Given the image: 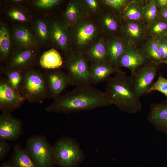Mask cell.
<instances>
[{
	"label": "cell",
	"instance_id": "6da1fadb",
	"mask_svg": "<svg viewBox=\"0 0 167 167\" xmlns=\"http://www.w3.org/2000/svg\"><path fill=\"white\" fill-rule=\"evenodd\" d=\"M111 104L105 92L91 84L76 86L73 90L60 96L45 109L48 112L70 113L106 106Z\"/></svg>",
	"mask_w": 167,
	"mask_h": 167
},
{
	"label": "cell",
	"instance_id": "7a4b0ae2",
	"mask_svg": "<svg viewBox=\"0 0 167 167\" xmlns=\"http://www.w3.org/2000/svg\"><path fill=\"white\" fill-rule=\"evenodd\" d=\"M105 92L111 104L121 111L130 114L141 111L142 104L134 90L131 77L120 70L108 79Z\"/></svg>",
	"mask_w": 167,
	"mask_h": 167
},
{
	"label": "cell",
	"instance_id": "3957f363",
	"mask_svg": "<svg viewBox=\"0 0 167 167\" xmlns=\"http://www.w3.org/2000/svg\"><path fill=\"white\" fill-rule=\"evenodd\" d=\"M53 152L55 165L59 167H78L84 159L79 143L69 137L58 139L53 145Z\"/></svg>",
	"mask_w": 167,
	"mask_h": 167
},
{
	"label": "cell",
	"instance_id": "277c9868",
	"mask_svg": "<svg viewBox=\"0 0 167 167\" xmlns=\"http://www.w3.org/2000/svg\"><path fill=\"white\" fill-rule=\"evenodd\" d=\"M19 92L29 103H42L49 96L45 76L35 70L24 71Z\"/></svg>",
	"mask_w": 167,
	"mask_h": 167
},
{
	"label": "cell",
	"instance_id": "5b68a950",
	"mask_svg": "<svg viewBox=\"0 0 167 167\" xmlns=\"http://www.w3.org/2000/svg\"><path fill=\"white\" fill-rule=\"evenodd\" d=\"M24 149L36 167H53L55 165L53 146L44 136L36 135L29 137Z\"/></svg>",
	"mask_w": 167,
	"mask_h": 167
},
{
	"label": "cell",
	"instance_id": "8992f818",
	"mask_svg": "<svg viewBox=\"0 0 167 167\" xmlns=\"http://www.w3.org/2000/svg\"><path fill=\"white\" fill-rule=\"evenodd\" d=\"M71 85L91 84L89 68L86 58L81 54L70 55L66 62Z\"/></svg>",
	"mask_w": 167,
	"mask_h": 167
},
{
	"label": "cell",
	"instance_id": "52a82bcc",
	"mask_svg": "<svg viewBox=\"0 0 167 167\" xmlns=\"http://www.w3.org/2000/svg\"><path fill=\"white\" fill-rule=\"evenodd\" d=\"M158 66L149 61L138 68L134 75L131 76L134 90L139 97L147 94L153 84Z\"/></svg>",
	"mask_w": 167,
	"mask_h": 167
},
{
	"label": "cell",
	"instance_id": "ba28073f",
	"mask_svg": "<svg viewBox=\"0 0 167 167\" xmlns=\"http://www.w3.org/2000/svg\"><path fill=\"white\" fill-rule=\"evenodd\" d=\"M25 99L8 83L5 78L0 81V109L2 112L11 113L19 108Z\"/></svg>",
	"mask_w": 167,
	"mask_h": 167
},
{
	"label": "cell",
	"instance_id": "9c48e42d",
	"mask_svg": "<svg viewBox=\"0 0 167 167\" xmlns=\"http://www.w3.org/2000/svg\"><path fill=\"white\" fill-rule=\"evenodd\" d=\"M150 61L143 52L136 49L132 45L127 44L126 49L118 62V67L128 69L131 76H133L137 69Z\"/></svg>",
	"mask_w": 167,
	"mask_h": 167
},
{
	"label": "cell",
	"instance_id": "30bf717a",
	"mask_svg": "<svg viewBox=\"0 0 167 167\" xmlns=\"http://www.w3.org/2000/svg\"><path fill=\"white\" fill-rule=\"evenodd\" d=\"M22 126L21 121L11 113L2 112L0 116V140L17 139L22 134Z\"/></svg>",
	"mask_w": 167,
	"mask_h": 167
},
{
	"label": "cell",
	"instance_id": "8fae6325",
	"mask_svg": "<svg viewBox=\"0 0 167 167\" xmlns=\"http://www.w3.org/2000/svg\"><path fill=\"white\" fill-rule=\"evenodd\" d=\"M49 96L54 100L69 85H71L70 78L67 74L61 71L51 72L45 76Z\"/></svg>",
	"mask_w": 167,
	"mask_h": 167
},
{
	"label": "cell",
	"instance_id": "7c38bea8",
	"mask_svg": "<svg viewBox=\"0 0 167 167\" xmlns=\"http://www.w3.org/2000/svg\"><path fill=\"white\" fill-rule=\"evenodd\" d=\"M73 37L76 45L81 48L90 42L96 36L97 27L91 21L80 22L75 25Z\"/></svg>",
	"mask_w": 167,
	"mask_h": 167
},
{
	"label": "cell",
	"instance_id": "4fadbf2b",
	"mask_svg": "<svg viewBox=\"0 0 167 167\" xmlns=\"http://www.w3.org/2000/svg\"><path fill=\"white\" fill-rule=\"evenodd\" d=\"M147 118L157 130L167 134V100L151 104Z\"/></svg>",
	"mask_w": 167,
	"mask_h": 167
},
{
	"label": "cell",
	"instance_id": "5bb4252c",
	"mask_svg": "<svg viewBox=\"0 0 167 167\" xmlns=\"http://www.w3.org/2000/svg\"><path fill=\"white\" fill-rule=\"evenodd\" d=\"M35 56V52L31 47L24 48L17 50L13 53L10 58L8 69L24 71L29 69Z\"/></svg>",
	"mask_w": 167,
	"mask_h": 167
},
{
	"label": "cell",
	"instance_id": "9a60e30c",
	"mask_svg": "<svg viewBox=\"0 0 167 167\" xmlns=\"http://www.w3.org/2000/svg\"><path fill=\"white\" fill-rule=\"evenodd\" d=\"M50 37L53 42L62 50H66L70 42L67 27L59 21H54L49 25Z\"/></svg>",
	"mask_w": 167,
	"mask_h": 167
},
{
	"label": "cell",
	"instance_id": "2e32d148",
	"mask_svg": "<svg viewBox=\"0 0 167 167\" xmlns=\"http://www.w3.org/2000/svg\"><path fill=\"white\" fill-rule=\"evenodd\" d=\"M89 68L91 84H97L103 82L108 79L111 75L119 71L108 61L92 63Z\"/></svg>",
	"mask_w": 167,
	"mask_h": 167
},
{
	"label": "cell",
	"instance_id": "e0dca14e",
	"mask_svg": "<svg viewBox=\"0 0 167 167\" xmlns=\"http://www.w3.org/2000/svg\"><path fill=\"white\" fill-rule=\"evenodd\" d=\"M146 28L139 21H128L122 28V34L128 44L134 45L143 38Z\"/></svg>",
	"mask_w": 167,
	"mask_h": 167
},
{
	"label": "cell",
	"instance_id": "ac0fdd59",
	"mask_svg": "<svg viewBox=\"0 0 167 167\" xmlns=\"http://www.w3.org/2000/svg\"><path fill=\"white\" fill-rule=\"evenodd\" d=\"M85 13V9L83 1H70L64 14V24L67 27L75 26L80 22Z\"/></svg>",
	"mask_w": 167,
	"mask_h": 167
},
{
	"label": "cell",
	"instance_id": "d6986e66",
	"mask_svg": "<svg viewBox=\"0 0 167 167\" xmlns=\"http://www.w3.org/2000/svg\"><path fill=\"white\" fill-rule=\"evenodd\" d=\"M108 61L114 68L118 70L119 60L123 53L126 46L121 39L112 37L110 38L107 43Z\"/></svg>",
	"mask_w": 167,
	"mask_h": 167
},
{
	"label": "cell",
	"instance_id": "ffe728a7",
	"mask_svg": "<svg viewBox=\"0 0 167 167\" xmlns=\"http://www.w3.org/2000/svg\"><path fill=\"white\" fill-rule=\"evenodd\" d=\"M143 0L130 1L123 11L122 16L127 22L139 21L143 19L145 5Z\"/></svg>",
	"mask_w": 167,
	"mask_h": 167
},
{
	"label": "cell",
	"instance_id": "44dd1931",
	"mask_svg": "<svg viewBox=\"0 0 167 167\" xmlns=\"http://www.w3.org/2000/svg\"><path fill=\"white\" fill-rule=\"evenodd\" d=\"M13 36L17 44L23 48L31 47L36 43L35 39L31 32L23 26L14 28Z\"/></svg>",
	"mask_w": 167,
	"mask_h": 167
},
{
	"label": "cell",
	"instance_id": "7402d4cb",
	"mask_svg": "<svg viewBox=\"0 0 167 167\" xmlns=\"http://www.w3.org/2000/svg\"><path fill=\"white\" fill-rule=\"evenodd\" d=\"M10 162L14 167H36L25 149L18 143L14 145Z\"/></svg>",
	"mask_w": 167,
	"mask_h": 167
},
{
	"label": "cell",
	"instance_id": "603a6c76",
	"mask_svg": "<svg viewBox=\"0 0 167 167\" xmlns=\"http://www.w3.org/2000/svg\"><path fill=\"white\" fill-rule=\"evenodd\" d=\"M87 59L92 63L108 61L107 44L100 40L94 44L87 51Z\"/></svg>",
	"mask_w": 167,
	"mask_h": 167
},
{
	"label": "cell",
	"instance_id": "cb8c5ba5",
	"mask_svg": "<svg viewBox=\"0 0 167 167\" xmlns=\"http://www.w3.org/2000/svg\"><path fill=\"white\" fill-rule=\"evenodd\" d=\"M63 60L59 53L54 49L44 52L40 59V64L43 68L55 69L60 67Z\"/></svg>",
	"mask_w": 167,
	"mask_h": 167
},
{
	"label": "cell",
	"instance_id": "d4e9b609",
	"mask_svg": "<svg viewBox=\"0 0 167 167\" xmlns=\"http://www.w3.org/2000/svg\"><path fill=\"white\" fill-rule=\"evenodd\" d=\"M146 28L152 38L157 39L166 37L167 35V22L158 17L148 23Z\"/></svg>",
	"mask_w": 167,
	"mask_h": 167
},
{
	"label": "cell",
	"instance_id": "484cf974",
	"mask_svg": "<svg viewBox=\"0 0 167 167\" xmlns=\"http://www.w3.org/2000/svg\"><path fill=\"white\" fill-rule=\"evenodd\" d=\"M143 52L148 60L157 65L163 61L156 39L152 38L148 40L144 45Z\"/></svg>",
	"mask_w": 167,
	"mask_h": 167
},
{
	"label": "cell",
	"instance_id": "4316f807",
	"mask_svg": "<svg viewBox=\"0 0 167 167\" xmlns=\"http://www.w3.org/2000/svg\"><path fill=\"white\" fill-rule=\"evenodd\" d=\"M10 47V38L6 27L2 24L0 27V53L2 60H5L8 57Z\"/></svg>",
	"mask_w": 167,
	"mask_h": 167
},
{
	"label": "cell",
	"instance_id": "83f0119b",
	"mask_svg": "<svg viewBox=\"0 0 167 167\" xmlns=\"http://www.w3.org/2000/svg\"><path fill=\"white\" fill-rule=\"evenodd\" d=\"M24 71L18 70L7 69L5 72V78L8 83L16 92L20 94L19 89Z\"/></svg>",
	"mask_w": 167,
	"mask_h": 167
},
{
	"label": "cell",
	"instance_id": "f1b7e54d",
	"mask_svg": "<svg viewBox=\"0 0 167 167\" xmlns=\"http://www.w3.org/2000/svg\"><path fill=\"white\" fill-rule=\"evenodd\" d=\"M101 22L105 30L110 32H116L120 27L118 18L110 12L106 13L102 15Z\"/></svg>",
	"mask_w": 167,
	"mask_h": 167
},
{
	"label": "cell",
	"instance_id": "f546056e",
	"mask_svg": "<svg viewBox=\"0 0 167 167\" xmlns=\"http://www.w3.org/2000/svg\"><path fill=\"white\" fill-rule=\"evenodd\" d=\"M34 28L38 37L41 41H45L50 37L49 25L45 20H37L34 23Z\"/></svg>",
	"mask_w": 167,
	"mask_h": 167
},
{
	"label": "cell",
	"instance_id": "4dcf8cb0",
	"mask_svg": "<svg viewBox=\"0 0 167 167\" xmlns=\"http://www.w3.org/2000/svg\"><path fill=\"white\" fill-rule=\"evenodd\" d=\"M158 14V10L154 0H150L145 5L143 19L148 23L157 18Z\"/></svg>",
	"mask_w": 167,
	"mask_h": 167
},
{
	"label": "cell",
	"instance_id": "1f68e13d",
	"mask_svg": "<svg viewBox=\"0 0 167 167\" xmlns=\"http://www.w3.org/2000/svg\"><path fill=\"white\" fill-rule=\"evenodd\" d=\"M153 91H157L164 94L167 100V79L160 75L157 80L147 91V94Z\"/></svg>",
	"mask_w": 167,
	"mask_h": 167
},
{
	"label": "cell",
	"instance_id": "d6a6232c",
	"mask_svg": "<svg viewBox=\"0 0 167 167\" xmlns=\"http://www.w3.org/2000/svg\"><path fill=\"white\" fill-rule=\"evenodd\" d=\"M103 1L108 6L118 11H124L130 2L129 1L126 0H105Z\"/></svg>",
	"mask_w": 167,
	"mask_h": 167
},
{
	"label": "cell",
	"instance_id": "836d02e7",
	"mask_svg": "<svg viewBox=\"0 0 167 167\" xmlns=\"http://www.w3.org/2000/svg\"><path fill=\"white\" fill-rule=\"evenodd\" d=\"M156 40L163 62L167 59V39L166 37H164Z\"/></svg>",
	"mask_w": 167,
	"mask_h": 167
},
{
	"label": "cell",
	"instance_id": "e575fe53",
	"mask_svg": "<svg viewBox=\"0 0 167 167\" xmlns=\"http://www.w3.org/2000/svg\"><path fill=\"white\" fill-rule=\"evenodd\" d=\"M61 2L60 0H39L36 1L35 4L40 8L47 9L57 5Z\"/></svg>",
	"mask_w": 167,
	"mask_h": 167
},
{
	"label": "cell",
	"instance_id": "d590c367",
	"mask_svg": "<svg viewBox=\"0 0 167 167\" xmlns=\"http://www.w3.org/2000/svg\"><path fill=\"white\" fill-rule=\"evenodd\" d=\"M8 15L13 19L21 22H26L28 19L26 15L21 11L16 9H13L10 10Z\"/></svg>",
	"mask_w": 167,
	"mask_h": 167
},
{
	"label": "cell",
	"instance_id": "8d00e7d4",
	"mask_svg": "<svg viewBox=\"0 0 167 167\" xmlns=\"http://www.w3.org/2000/svg\"><path fill=\"white\" fill-rule=\"evenodd\" d=\"M83 2L85 10L88 12H95L99 7V3L97 0H85Z\"/></svg>",
	"mask_w": 167,
	"mask_h": 167
},
{
	"label": "cell",
	"instance_id": "74e56055",
	"mask_svg": "<svg viewBox=\"0 0 167 167\" xmlns=\"http://www.w3.org/2000/svg\"><path fill=\"white\" fill-rule=\"evenodd\" d=\"M11 147L6 140H0V160H3L10 151Z\"/></svg>",
	"mask_w": 167,
	"mask_h": 167
},
{
	"label": "cell",
	"instance_id": "f35d334b",
	"mask_svg": "<svg viewBox=\"0 0 167 167\" xmlns=\"http://www.w3.org/2000/svg\"><path fill=\"white\" fill-rule=\"evenodd\" d=\"M154 1L158 10L167 8V0H154Z\"/></svg>",
	"mask_w": 167,
	"mask_h": 167
},
{
	"label": "cell",
	"instance_id": "ab89813d",
	"mask_svg": "<svg viewBox=\"0 0 167 167\" xmlns=\"http://www.w3.org/2000/svg\"><path fill=\"white\" fill-rule=\"evenodd\" d=\"M158 16L167 22V8L158 10Z\"/></svg>",
	"mask_w": 167,
	"mask_h": 167
},
{
	"label": "cell",
	"instance_id": "60d3db41",
	"mask_svg": "<svg viewBox=\"0 0 167 167\" xmlns=\"http://www.w3.org/2000/svg\"><path fill=\"white\" fill-rule=\"evenodd\" d=\"M0 167H14L10 161L4 162H2Z\"/></svg>",
	"mask_w": 167,
	"mask_h": 167
},
{
	"label": "cell",
	"instance_id": "b9f144b4",
	"mask_svg": "<svg viewBox=\"0 0 167 167\" xmlns=\"http://www.w3.org/2000/svg\"><path fill=\"white\" fill-rule=\"evenodd\" d=\"M14 2H21L22 1V0H14Z\"/></svg>",
	"mask_w": 167,
	"mask_h": 167
},
{
	"label": "cell",
	"instance_id": "7bdbcfd3",
	"mask_svg": "<svg viewBox=\"0 0 167 167\" xmlns=\"http://www.w3.org/2000/svg\"><path fill=\"white\" fill-rule=\"evenodd\" d=\"M166 63L167 64V59H166V60H165V61H163L162 62V63Z\"/></svg>",
	"mask_w": 167,
	"mask_h": 167
},
{
	"label": "cell",
	"instance_id": "ee69618b",
	"mask_svg": "<svg viewBox=\"0 0 167 167\" xmlns=\"http://www.w3.org/2000/svg\"><path fill=\"white\" fill-rule=\"evenodd\" d=\"M166 38H167V36H166Z\"/></svg>",
	"mask_w": 167,
	"mask_h": 167
}]
</instances>
